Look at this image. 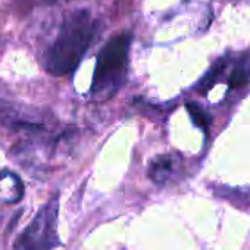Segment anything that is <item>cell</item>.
<instances>
[{
    "label": "cell",
    "instance_id": "1",
    "mask_svg": "<svg viewBox=\"0 0 250 250\" xmlns=\"http://www.w3.org/2000/svg\"><path fill=\"white\" fill-rule=\"evenodd\" d=\"M94 34V22L87 11H77L66 17L59 34L44 58V66L52 75H66L72 72Z\"/></svg>",
    "mask_w": 250,
    "mask_h": 250
},
{
    "label": "cell",
    "instance_id": "2",
    "mask_svg": "<svg viewBox=\"0 0 250 250\" xmlns=\"http://www.w3.org/2000/svg\"><path fill=\"white\" fill-rule=\"evenodd\" d=\"M128 42L130 39L125 33L115 34L100 49L91 83V94L94 97H110L121 87L127 63Z\"/></svg>",
    "mask_w": 250,
    "mask_h": 250
},
{
    "label": "cell",
    "instance_id": "6",
    "mask_svg": "<svg viewBox=\"0 0 250 250\" xmlns=\"http://www.w3.org/2000/svg\"><path fill=\"white\" fill-rule=\"evenodd\" d=\"M247 80H249V72L240 66V68H235L232 72H231V77H229V85L231 87H241L244 84H247Z\"/></svg>",
    "mask_w": 250,
    "mask_h": 250
},
{
    "label": "cell",
    "instance_id": "3",
    "mask_svg": "<svg viewBox=\"0 0 250 250\" xmlns=\"http://www.w3.org/2000/svg\"><path fill=\"white\" fill-rule=\"evenodd\" d=\"M58 210L59 202L55 194L34 216V219L25 227L21 235L17 238L15 250H53L61 246L58 235Z\"/></svg>",
    "mask_w": 250,
    "mask_h": 250
},
{
    "label": "cell",
    "instance_id": "4",
    "mask_svg": "<svg viewBox=\"0 0 250 250\" xmlns=\"http://www.w3.org/2000/svg\"><path fill=\"white\" fill-rule=\"evenodd\" d=\"M172 172V159L169 156L156 158L149 167V177L156 184H164Z\"/></svg>",
    "mask_w": 250,
    "mask_h": 250
},
{
    "label": "cell",
    "instance_id": "5",
    "mask_svg": "<svg viewBox=\"0 0 250 250\" xmlns=\"http://www.w3.org/2000/svg\"><path fill=\"white\" fill-rule=\"evenodd\" d=\"M186 107H187V112L190 113V118L193 119L194 125H197V127H200V128L209 127V124H210V116H209V113H208L202 106H199V104L194 103V102H188V103L186 104Z\"/></svg>",
    "mask_w": 250,
    "mask_h": 250
}]
</instances>
